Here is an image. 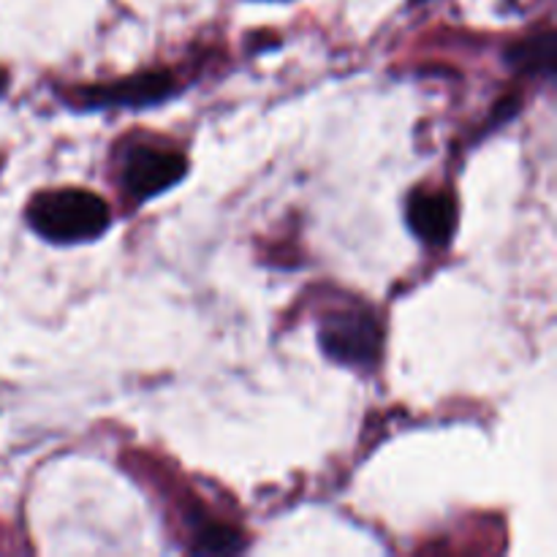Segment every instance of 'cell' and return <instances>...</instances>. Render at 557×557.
<instances>
[{
  "mask_svg": "<svg viewBox=\"0 0 557 557\" xmlns=\"http://www.w3.org/2000/svg\"><path fill=\"white\" fill-rule=\"evenodd\" d=\"M27 223L49 243L74 245L101 237L112 223L109 205L85 188L44 190L27 205Z\"/></svg>",
  "mask_w": 557,
  "mask_h": 557,
  "instance_id": "obj_1",
  "label": "cell"
},
{
  "mask_svg": "<svg viewBox=\"0 0 557 557\" xmlns=\"http://www.w3.org/2000/svg\"><path fill=\"white\" fill-rule=\"evenodd\" d=\"M319 341L321 348L335 362L351 364V368H370L381 357L384 332H381L373 310L351 308L326 315L324 324H321Z\"/></svg>",
  "mask_w": 557,
  "mask_h": 557,
  "instance_id": "obj_2",
  "label": "cell"
},
{
  "mask_svg": "<svg viewBox=\"0 0 557 557\" xmlns=\"http://www.w3.org/2000/svg\"><path fill=\"white\" fill-rule=\"evenodd\" d=\"M188 174V161L183 152L166 150V147L136 145L125 152L123 161V188L136 201L152 199Z\"/></svg>",
  "mask_w": 557,
  "mask_h": 557,
  "instance_id": "obj_3",
  "label": "cell"
},
{
  "mask_svg": "<svg viewBox=\"0 0 557 557\" xmlns=\"http://www.w3.org/2000/svg\"><path fill=\"white\" fill-rule=\"evenodd\" d=\"M174 92V76L169 71H147L112 85L82 87V107H150Z\"/></svg>",
  "mask_w": 557,
  "mask_h": 557,
  "instance_id": "obj_4",
  "label": "cell"
},
{
  "mask_svg": "<svg viewBox=\"0 0 557 557\" xmlns=\"http://www.w3.org/2000/svg\"><path fill=\"white\" fill-rule=\"evenodd\" d=\"M408 226L422 243L449 245L457 228V201L446 190H417L408 199Z\"/></svg>",
  "mask_w": 557,
  "mask_h": 557,
  "instance_id": "obj_5",
  "label": "cell"
},
{
  "mask_svg": "<svg viewBox=\"0 0 557 557\" xmlns=\"http://www.w3.org/2000/svg\"><path fill=\"white\" fill-rule=\"evenodd\" d=\"M555 60H557V36L555 30L533 33V36L522 38V41L511 44L506 49V63L520 74L544 76L553 79L555 76Z\"/></svg>",
  "mask_w": 557,
  "mask_h": 557,
  "instance_id": "obj_6",
  "label": "cell"
},
{
  "mask_svg": "<svg viewBox=\"0 0 557 557\" xmlns=\"http://www.w3.org/2000/svg\"><path fill=\"white\" fill-rule=\"evenodd\" d=\"M245 547L243 533L234 531V528L221 525V522H205L199 531L194 533V553H210V555H223V553H237Z\"/></svg>",
  "mask_w": 557,
  "mask_h": 557,
  "instance_id": "obj_7",
  "label": "cell"
},
{
  "mask_svg": "<svg viewBox=\"0 0 557 557\" xmlns=\"http://www.w3.org/2000/svg\"><path fill=\"white\" fill-rule=\"evenodd\" d=\"M3 90H5V74L0 71V92H3Z\"/></svg>",
  "mask_w": 557,
  "mask_h": 557,
  "instance_id": "obj_8",
  "label": "cell"
},
{
  "mask_svg": "<svg viewBox=\"0 0 557 557\" xmlns=\"http://www.w3.org/2000/svg\"><path fill=\"white\" fill-rule=\"evenodd\" d=\"M411 3H422V0H411Z\"/></svg>",
  "mask_w": 557,
  "mask_h": 557,
  "instance_id": "obj_9",
  "label": "cell"
}]
</instances>
